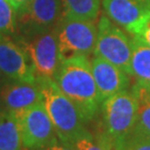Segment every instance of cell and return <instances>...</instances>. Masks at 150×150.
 Segmentation results:
<instances>
[{
	"instance_id": "obj_17",
	"label": "cell",
	"mask_w": 150,
	"mask_h": 150,
	"mask_svg": "<svg viewBox=\"0 0 150 150\" xmlns=\"http://www.w3.org/2000/svg\"><path fill=\"white\" fill-rule=\"evenodd\" d=\"M74 147L76 150H113V142L103 130L97 136L87 130L74 142Z\"/></svg>"
},
{
	"instance_id": "obj_11",
	"label": "cell",
	"mask_w": 150,
	"mask_h": 150,
	"mask_svg": "<svg viewBox=\"0 0 150 150\" xmlns=\"http://www.w3.org/2000/svg\"><path fill=\"white\" fill-rule=\"evenodd\" d=\"M91 68L102 102L109 97L129 88L130 76L107 60L95 56L91 60Z\"/></svg>"
},
{
	"instance_id": "obj_14",
	"label": "cell",
	"mask_w": 150,
	"mask_h": 150,
	"mask_svg": "<svg viewBox=\"0 0 150 150\" xmlns=\"http://www.w3.org/2000/svg\"><path fill=\"white\" fill-rule=\"evenodd\" d=\"M132 54L130 61V77L137 82L150 85V47L132 37Z\"/></svg>"
},
{
	"instance_id": "obj_26",
	"label": "cell",
	"mask_w": 150,
	"mask_h": 150,
	"mask_svg": "<svg viewBox=\"0 0 150 150\" xmlns=\"http://www.w3.org/2000/svg\"><path fill=\"white\" fill-rule=\"evenodd\" d=\"M149 1H150V0H149Z\"/></svg>"
},
{
	"instance_id": "obj_13",
	"label": "cell",
	"mask_w": 150,
	"mask_h": 150,
	"mask_svg": "<svg viewBox=\"0 0 150 150\" xmlns=\"http://www.w3.org/2000/svg\"><path fill=\"white\" fill-rule=\"evenodd\" d=\"M0 150H25L16 115L7 109L0 111Z\"/></svg>"
},
{
	"instance_id": "obj_20",
	"label": "cell",
	"mask_w": 150,
	"mask_h": 150,
	"mask_svg": "<svg viewBox=\"0 0 150 150\" xmlns=\"http://www.w3.org/2000/svg\"><path fill=\"white\" fill-rule=\"evenodd\" d=\"M132 37L137 38L141 42L150 47V13L142 20L137 30L134 32Z\"/></svg>"
},
{
	"instance_id": "obj_16",
	"label": "cell",
	"mask_w": 150,
	"mask_h": 150,
	"mask_svg": "<svg viewBox=\"0 0 150 150\" xmlns=\"http://www.w3.org/2000/svg\"><path fill=\"white\" fill-rule=\"evenodd\" d=\"M64 18L96 21L100 10V0H61Z\"/></svg>"
},
{
	"instance_id": "obj_7",
	"label": "cell",
	"mask_w": 150,
	"mask_h": 150,
	"mask_svg": "<svg viewBox=\"0 0 150 150\" xmlns=\"http://www.w3.org/2000/svg\"><path fill=\"white\" fill-rule=\"evenodd\" d=\"M97 39V25L91 20L64 18L57 28L60 59L93 54Z\"/></svg>"
},
{
	"instance_id": "obj_1",
	"label": "cell",
	"mask_w": 150,
	"mask_h": 150,
	"mask_svg": "<svg viewBox=\"0 0 150 150\" xmlns=\"http://www.w3.org/2000/svg\"><path fill=\"white\" fill-rule=\"evenodd\" d=\"M54 81L75 105L86 122L95 119L101 111L102 100L88 57L75 56L62 59Z\"/></svg>"
},
{
	"instance_id": "obj_2",
	"label": "cell",
	"mask_w": 150,
	"mask_h": 150,
	"mask_svg": "<svg viewBox=\"0 0 150 150\" xmlns=\"http://www.w3.org/2000/svg\"><path fill=\"white\" fill-rule=\"evenodd\" d=\"M45 108L60 141L74 145L88 129L86 121L68 97L60 90L54 80L39 81Z\"/></svg>"
},
{
	"instance_id": "obj_10",
	"label": "cell",
	"mask_w": 150,
	"mask_h": 150,
	"mask_svg": "<svg viewBox=\"0 0 150 150\" xmlns=\"http://www.w3.org/2000/svg\"><path fill=\"white\" fill-rule=\"evenodd\" d=\"M102 7L108 18L130 35L150 13L149 0H102Z\"/></svg>"
},
{
	"instance_id": "obj_23",
	"label": "cell",
	"mask_w": 150,
	"mask_h": 150,
	"mask_svg": "<svg viewBox=\"0 0 150 150\" xmlns=\"http://www.w3.org/2000/svg\"><path fill=\"white\" fill-rule=\"evenodd\" d=\"M7 81H8V80H7V78H6L5 76H4V74L0 71V88L4 86Z\"/></svg>"
},
{
	"instance_id": "obj_25",
	"label": "cell",
	"mask_w": 150,
	"mask_h": 150,
	"mask_svg": "<svg viewBox=\"0 0 150 150\" xmlns=\"http://www.w3.org/2000/svg\"><path fill=\"white\" fill-rule=\"evenodd\" d=\"M142 85H144V83H142ZM144 86L146 87V90L148 92V96L150 97V85H144Z\"/></svg>"
},
{
	"instance_id": "obj_5",
	"label": "cell",
	"mask_w": 150,
	"mask_h": 150,
	"mask_svg": "<svg viewBox=\"0 0 150 150\" xmlns=\"http://www.w3.org/2000/svg\"><path fill=\"white\" fill-rule=\"evenodd\" d=\"M132 39L107 16H101L97 23V39L93 54L107 60L130 76Z\"/></svg>"
},
{
	"instance_id": "obj_4",
	"label": "cell",
	"mask_w": 150,
	"mask_h": 150,
	"mask_svg": "<svg viewBox=\"0 0 150 150\" xmlns=\"http://www.w3.org/2000/svg\"><path fill=\"white\" fill-rule=\"evenodd\" d=\"M17 27L25 39L57 30L64 19L61 0H29L16 11Z\"/></svg>"
},
{
	"instance_id": "obj_3",
	"label": "cell",
	"mask_w": 150,
	"mask_h": 150,
	"mask_svg": "<svg viewBox=\"0 0 150 150\" xmlns=\"http://www.w3.org/2000/svg\"><path fill=\"white\" fill-rule=\"evenodd\" d=\"M137 111L138 98L132 89L120 91L103 100L101 105L102 130L113 144L131 132Z\"/></svg>"
},
{
	"instance_id": "obj_8",
	"label": "cell",
	"mask_w": 150,
	"mask_h": 150,
	"mask_svg": "<svg viewBox=\"0 0 150 150\" xmlns=\"http://www.w3.org/2000/svg\"><path fill=\"white\" fill-rule=\"evenodd\" d=\"M16 117L25 149L43 150L59 140L43 101L17 113Z\"/></svg>"
},
{
	"instance_id": "obj_19",
	"label": "cell",
	"mask_w": 150,
	"mask_h": 150,
	"mask_svg": "<svg viewBox=\"0 0 150 150\" xmlns=\"http://www.w3.org/2000/svg\"><path fill=\"white\" fill-rule=\"evenodd\" d=\"M113 150H150V139L128 134L113 144Z\"/></svg>"
},
{
	"instance_id": "obj_15",
	"label": "cell",
	"mask_w": 150,
	"mask_h": 150,
	"mask_svg": "<svg viewBox=\"0 0 150 150\" xmlns=\"http://www.w3.org/2000/svg\"><path fill=\"white\" fill-rule=\"evenodd\" d=\"M132 90L138 98V111L134 128L129 134L150 139V97L142 83L136 82Z\"/></svg>"
},
{
	"instance_id": "obj_6",
	"label": "cell",
	"mask_w": 150,
	"mask_h": 150,
	"mask_svg": "<svg viewBox=\"0 0 150 150\" xmlns=\"http://www.w3.org/2000/svg\"><path fill=\"white\" fill-rule=\"evenodd\" d=\"M17 41L27 52L36 80H54L61 62L57 30L43 32L29 39L19 38Z\"/></svg>"
},
{
	"instance_id": "obj_18",
	"label": "cell",
	"mask_w": 150,
	"mask_h": 150,
	"mask_svg": "<svg viewBox=\"0 0 150 150\" xmlns=\"http://www.w3.org/2000/svg\"><path fill=\"white\" fill-rule=\"evenodd\" d=\"M16 28V10L8 0H0V36H12Z\"/></svg>"
},
{
	"instance_id": "obj_21",
	"label": "cell",
	"mask_w": 150,
	"mask_h": 150,
	"mask_svg": "<svg viewBox=\"0 0 150 150\" xmlns=\"http://www.w3.org/2000/svg\"><path fill=\"white\" fill-rule=\"evenodd\" d=\"M43 150H76L74 145L71 144H67V142H62L60 140H57L56 142L49 145L48 147H46Z\"/></svg>"
},
{
	"instance_id": "obj_22",
	"label": "cell",
	"mask_w": 150,
	"mask_h": 150,
	"mask_svg": "<svg viewBox=\"0 0 150 150\" xmlns=\"http://www.w3.org/2000/svg\"><path fill=\"white\" fill-rule=\"evenodd\" d=\"M8 1H9V4L12 6V8L17 11V10H19L22 6L26 5L29 0H8Z\"/></svg>"
},
{
	"instance_id": "obj_24",
	"label": "cell",
	"mask_w": 150,
	"mask_h": 150,
	"mask_svg": "<svg viewBox=\"0 0 150 150\" xmlns=\"http://www.w3.org/2000/svg\"><path fill=\"white\" fill-rule=\"evenodd\" d=\"M5 109V106H4V101H2V98H1V93H0V111Z\"/></svg>"
},
{
	"instance_id": "obj_9",
	"label": "cell",
	"mask_w": 150,
	"mask_h": 150,
	"mask_svg": "<svg viewBox=\"0 0 150 150\" xmlns=\"http://www.w3.org/2000/svg\"><path fill=\"white\" fill-rule=\"evenodd\" d=\"M0 71L8 81H37L26 50L11 36H0Z\"/></svg>"
},
{
	"instance_id": "obj_12",
	"label": "cell",
	"mask_w": 150,
	"mask_h": 150,
	"mask_svg": "<svg viewBox=\"0 0 150 150\" xmlns=\"http://www.w3.org/2000/svg\"><path fill=\"white\" fill-rule=\"evenodd\" d=\"M5 109L12 113L21 112L38 102L42 101V92L39 81L17 82L7 81L0 88Z\"/></svg>"
}]
</instances>
